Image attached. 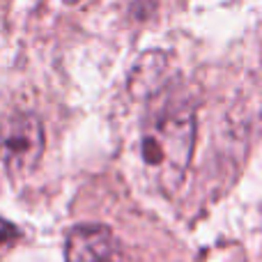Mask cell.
I'll return each mask as SVG.
<instances>
[{
    "instance_id": "1",
    "label": "cell",
    "mask_w": 262,
    "mask_h": 262,
    "mask_svg": "<svg viewBox=\"0 0 262 262\" xmlns=\"http://www.w3.org/2000/svg\"><path fill=\"white\" fill-rule=\"evenodd\" d=\"M195 147V115L189 108L154 120L140 138V157L163 191L172 193L184 182Z\"/></svg>"
},
{
    "instance_id": "5",
    "label": "cell",
    "mask_w": 262,
    "mask_h": 262,
    "mask_svg": "<svg viewBox=\"0 0 262 262\" xmlns=\"http://www.w3.org/2000/svg\"><path fill=\"white\" fill-rule=\"evenodd\" d=\"M64 5H76V3H81V0H62Z\"/></svg>"
},
{
    "instance_id": "3",
    "label": "cell",
    "mask_w": 262,
    "mask_h": 262,
    "mask_svg": "<svg viewBox=\"0 0 262 262\" xmlns=\"http://www.w3.org/2000/svg\"><path fill=\"white\" fill-rule=\"evenodd\" d=\"M67 262H127L122 244L113 230L99 223H85L69 230L64 242Z\"/></svg>"
},
{
    "instance_id": "4",
    "label": "cell",
    "mask_w": 262,
    "mask_h": 262,
    "mask_svg": "<svg viewBox=\"0 0 262 262\" xmlns=\"http://www.w3.org/2000/svg\"><path fill=\"white\" fill-rule=\"evenodd\" d=\"M18 237H21V232H18L9 221H3V219H0V249L12 246Z\"/></svg>"
},
{
    "instance_id": "2",
    "label": "cell",
    "mask_w": 262,
    "mask_h": 262,
    "mask_svg": "<svg viewBox=\"0 0 262 262\" xmlns=\"http://www.w3.org/2000/svg\"><path fill=\"white\" fill-rule=\"evenodd\" d=\"M44 154V127L32 113H14L0 124V163L9 177H26Z\"/></svg>"
}]
</instances>
